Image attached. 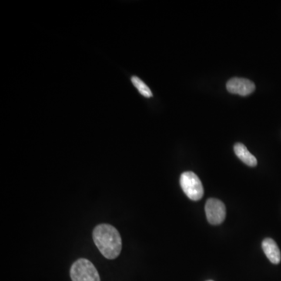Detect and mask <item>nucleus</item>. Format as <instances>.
<instances>
[{
	"label": "nucleus",
	"instance_id": "obj_7",
	"mask_svg": "<svg viewBox=\"0 0 281 281\" xmlns=\"http://www.w3.org/2000/svg\"><path fill=\"white\" fill-rule=\"evenodd\" d=\"M234 150L237 156L248 166H255L257 165V159L243 144L237 143L234 147Z\"/></svg>",
	"mask_w": 281,
	"mask_h": 281
},
{
	"label": "nucleus",
	"instance_id": "obj_1",
	"mask_svg": "<svg viewBox=\"0 0 281 281\" xmlns=\"http://www.w3.org/2000/svg\"><path fill=\"white\" fill-rule=\"evenodd\" d=\"M93 240L98 250L106 259H116L121 254L122 240L119 231L112 225H98L93 231Z\"/></svg>",
	"mask_w": 281,
	"mask_h": 281
},
{
	"label": "nucleus",
	"instance_id": "obj_4",
	"mask_svg": "<svg viewBox=\"0 0 281 281\" xmlns=\"http://www.w3.org/2000/svg\"><path fill=\"white\" fill-rule=\"evenodd\" d=\"M205 214L208 222L212 225H219L226 218V207L223 202L216 198H209L205 204Z\"/></svg>",
	"mask_w": 281,
	"mask_h": 281
},
{
	"label": "nucleus",
	"instance_id": "obj_6",
	"mask_svg": "<svg viewBox=\"0 0 281 281\" xmlns=\"http://www.w3.org/2000/svg\"><path fill=\"white\" fill-rule=\"evenodd\" d=\"M262 250L272 263L279 264L281 260V254L279 247L271 238H266L262 242Z\"/></svg>",
	"mask_w": 281,
	"mask_h": 281
},
{
	"label": "nucleus",
	"instance_id": "obj_9",
	"mask_svg": "<svg viewBox=\"0 0 281 281\" xmlns=\"http://www.w3.org/2000/svg\"><path fill=\"white\" fill-rule=\"evenodd\" d=\"M208 281H213V280H208Z\"/></svg>",
	"mask_w": 281,
	"mask_h": 281
},
{
	"label": "nucleus",
	"instance_id": "obj_3",
	"mask_svg": "<svg viewBox=\"0 0 281 281\" xmlns=\"http://www.w3.org/2000/svg\"><path fill=\"white\" fill-rule=\"evenodd\" d=\"M180 183L183 192L191 200H200L203 197V185L195 173L192 171L183 173L181 175Z\"/></svg>",
	"mask_w": 281,
	"mask_h": 281
},
{
	"label": "nucleus",
	"instance_id": "obj_8",
	"mask_svg": "<svg viewBox=\"0 0 281 281\" xmlns=\"http://www.w3.org/2000/svg\"><path fill=\"white\" fill-rule=\"evenodd\" d=\"M131 81L135 85V88L138 90V92L142 94L143 96L147 97V98H150L152 96V92H151L150 88H148L145 82L142 81L138 77H132L131 78Z\"/></svg>",
	"mask_w": 281,
	"mask_h": 281
},
{
	"label": "nucleus",
	"instance_id": "obj_2",
	"mask_svg": "<svg viewBox=\"0 0 281 281\" xmlns=\"http://www.w3.org/2000/svg\"><path fill=\"white\" fill-rule=\"evenodd\" d=\"M72 281H100L96 268L88 259H80L71 268Z\"/></svg>",
	"mask_w": 281,
	"mask_h": 281
},
{
	"label": "nucleus",
	"instance_id": "obj_5",
	"mask_svg": "<svg viewBox=\"0 0 281 281\" xmlns=\"http://www.w3.org/2000/svg\"><path fill=\"white\" fill-rule=\"evenodd\" d=\"M255 84L250 80L245 78H231L227 83L228 92L233 94H238L242 96H246L255 91Z\"/></svg>",
	"mask_w": 281,
	"mask_h": 281
}]
</instances>
